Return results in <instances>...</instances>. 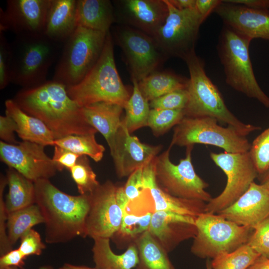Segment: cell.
<instances>
[{"instance_id": "cell-26", "label": "cell", "mask_w": 269, "mask_h": 269, "mask_svg": "<svg viewBox=\"0 0 269 269\" xmlns=\"http://www.w3.org/2000/svg\"><path fill=\"white\" fill-rule=\"evenodd\" d=\"M76 18L77 26L108 33L116 22L113 2L109 0H78Z\"/></svg>"}, {"instance_id": "cell-29", "label": "cell", "mask_w": 269, "mask_h": 269, "mask_svg": "<svg viewBox=\"0 0 269 269\" xmlns=\"http://www.w3.org/2000/svg\"><path fill=\"white\" fill-rule=\"evenodd\" d=\"M189 78L170 71H158L150 74L138 82L140 91L149 102L171 92L187 88Z\"/></svg>"}, {"instance_id": "cell-28", "label": "cell", "mask_w": 269, "mask_h": 269, "mask_svg": "<svg viewBox=\"0 0 269 269\" xmlns=\"http://www.w3.org/2000/svg\"><path fill=\"white\" fill-rule=\"evenodd\" d=\"M5 177L8 190L4 204L7 214L35 204L34 182L10 167Z\"/></svg>"}, {"instance_id": "cell-34", "label": "cell", "mask_w": 269, "mask_h": 269, "mask_svg": "<svg viewBox=\"0 0 269 269\" xmlns=\"http://www.w3.org/2000/svg\"><path fill=\"white\" fill-rule=\"evenodd\" d=\"M260 256L246 244L231 252L220 254L211 264L213 269H247Z\"/></svg>"}, {"instance_id": "cell-33", "label": "cell", "mask_w": 269, "mask_h": 269, "mask_svg": "<svg viewBox=\"0 0 269 269\" xmlns=\"http://www.w3.org/2000/svg\"><path fill=\"white\" fill-rule=\"evenodd\" d=\"M95 134L67 135L55 139L54 146H58L80 156H87L98 162L103 158L105 148L97 141Z\"/></svg>"}, {"instance_id": "cell-3", "label": "cell", "mask_w": 269, "mask_h": 269, "mask_svg": "<svg viewBox=\"0 0 269 269\" xmlns=\"http://www.w3.org/2000/svg\"><path fill=\"white\" fill-rule=\"evenodd\" d=\"M183 60L190 76L187 87L188 101L184 109L185 116L214 118L245 136L261 129L260 126L242 122L229 110L220 91L207 75L204 62L195 51Z\"/></svg>"}, {"instance_id": "cell-14", "label": "cell", "mask_w": 269, "mask_h": 269, "mask_svg": "<svg viewBox=\"0 0 269 269\" xmlns=\"http://www.w3.org/2000/svg\"><path fill=\"white\" fill-rule=\"evenodd\" d=\"M117 187L108 180L89 194L90 206L85 221V237L110 239L119 230L123 211L117 202Z\"/></svg>"}, {"instance_id": "cell-32", "label": "cell", "mask_w": 269, "mask_h": 269, "mask_svg": "<svg viewBox=\"0 0 269 269\" xmlns=\"http://www.w3.org/2000/svg\"><path fill=\"white\" fill-rule=\"evenodd\" d=\"M133 89L130 98L124 109L126 114L123 120L129 133L147 127L150 107L149 102L142 95L138 87V81L131 78Z\"/></svg>"}, {"instance_id": "cell-15", "label": "cell", "mask_w": 269, "mask_h": 269, "mask_svg": "<svg viewBox=\"0 0 269 269\" xmlns=\"http://www.w3.org/2000/svg\"><path fill=\"white\" fill-rule=\"evenodd\" d=\"M44 147L27 141L12 144L1 140L0 160L34 182L40 179H49L59 169L45 152Z\"/></svg>"}, {"instance_id": "cell-50", "label": "cell", "mask_w": 269, "mask_h": 269, "mask_svg": "<svg viewBox=\"0 0 269 269\" xmlns=\"http://www.w3.org/2000/svg\"><path fill=\"white\" fill-rule=\"evenodd\" d=\"M177 9L184 10L195 7L196 0H168Z\"/></svg>"}, {"instance_id": "cell-5", "label": "cell", "mask_w": 269, "mask_h": 269, "mask_svg": "<svg viewBox=\"0 0 269 269\" xmlns=\"http://www.w3.org/2000/svg\"><path fill=\"white\" fill-rule=\"evenodd\" d=\"M252 40L231 27L224 25L217 45L226 83L249 98L269 108V97L256 80L249 55Z\"/></svg>"}, {"instance_id": "cell-40", "label": "cell", "mask_w": 269, "mask_h": 269, "mask_svg": "<svg viewBox=\"0 0 269 269\" xmlns=\"http://www.w3.org/2000/svg\"><path fill=\"white\" fill-rule=\"evenodd\" d=\"M247 244L260 256L269 258V215L254 228Z\"/></svg>"}, {"instance_id": "cell-27", "label": "cell", "mask_w": 269, "mask_h": 269, "mask_svg": "<svg viewBox=\"0 0 269 269\" xmlns=\"http://www.w3.org/2000/svg\"><path fill=\"white\" fill-rule=\"evenodd\" d=\"M92 252L95 268L97 269H133L136 267L139 259L135 243L130 244L122 254H115L111 249L110 239L93 240Z\"/></svg>"}, {"instance_id": "cell-8", "label": "cell", "mask_w": 269, "mask_h": 269, "mask_svg": "<svg viewBox=\"0 0 269 269\" xmlns=\"http://www.w3.org/2000/svg\"><path fill=\"white\" fill-rule=\"evenodd\" d=\"M197 234L190 251L201 259H213L247 243L253 230L227 220L219 214L204 212L196 218Z\"/></svg>"}, {"instance_id": "cell-6", "label": "cell", "mask_w": 269, "mask_h": 269, "mask_svg": "<svg viewBox=\"0 0 269 269\" xmlns=\"http://www.w3.org/2000/svg\"><path fill=\"white\" fill-rule=\"evenodd\" d=\"M60 44L44 34L16 36L10 43L11 82L23 88L45 82L48 71L59 55Z\"/></svg>"}, {"instance_id": "cell-38", "label": "cell", "mask_w": 269, "mask_h": 269, "mask_svg": "<svg viewBox=\"0 0 269 269\" xmlns=\"http://www.w3.org/2000/svg\"><path fill=\"white\" fill-rule=\"evenodd\" d=\"M153 213L148 212L142 215H136L130 213L126 209H124L120 228L115 235L118 234L134 238V240L140 234L148 230Z\"/></svg>"}, {"instance_id": "cell-55", "label": "cell", "mask_w": 269, "mask_h": 269, "mask_svg": "<svg viewBox=\"0 0 269 269\" xmlns=\"http://www.w3.org/2000/svg\"><path fill=\"white\" fill-rule=\"evenodd\" d=\"M206 269H213L211 264V261L209 259H207L206 262Z\"/></svg>"}, {"instance_id": "cell-23", "label": "cell", "mask_w": 269, "mask_h": 269, "mask_svg": "<svg viewBox=\"0 0 269 269\" xmlns=\"http://www.w3.org/2000/svg\"><path fill=\"white\" fill-rule=\"evenodd\" d=\"M76 0H51L44 34L59 43H64L77 27Z\"/></svg>"}, {"instance_id": "cell-9", "label": "cell", "mask_w": 269, "mask_h": 269, "mask_svg": "<svg viewBox=\"0 0 269 269\" xmlns=\"http://www.w3.org/2000/svg\"><path fill=\"white\" fill-rule=\"evenodd\" d=\"M218 122L209 117L185 116L174 127L170 145L187 147L198 143L217 146L230 153L249 151L251 143L247 136L232 127L220 126Z\"/></svg>"}, {"instance_id": "cell-35", "label": "cell", "mask_w": 269, "mask_h": 269, "mask_svg": "<svg viewBox=\"0 0 269 269\" xmlns=\"http://www.w3.org/2000/svg\"><path fill=\"white\" fill-rule=\"evenodd\" d=\"M69 171L80 195L90 194L100 184L97 179L96 174L91 166L87 156H80Z\"/></svg>"}, {"instance_id": "cell-39", "label": "cell", "mask_w": 269, "mask_h": 269, "mask_svg": "<svg viewBox=\"0 0 269 269\" xmlns=\"http://www.w3.org/2000/svg\"><path fill=\"white\" fill-rule=\"evenodd\" d=\"M187 88L177 90L149 102L151 109H184L188 101Z\"/></svg>"}, {"instance_id": "cell-25", "label": "cell", "mask_w": 269, "mask_h": 269, "mask_svg": "<svg viewBox=\"0 0 269 269\" xmlns=\"http://www.w3.org/2000/svg\"><path fill=\"white\" fill-rule=\"evenodd\" d=\"M123 110L118 104L103 102L82 107L86 121L103 135L109 148L121 124Z\"/></svg>"}, {"instance_id": "cell-24", "label": "cell", "mask_w": 269, "mask_h": 269, "mask_svg": "<svg viewBox=\"0 0 269 269\" xmlns=\"http://www.w3.org/2000/svg\"><path fill=\"white\" fill-rule=\"evenodd\" d=\"M5 115L15 122L16 133L23 141L54 146V135L42 121L25 113L13 100L5 101Z\"/></svg>"}, {"instance_id": "cell-11", "label": "cell", "mask_w": 269, "mask_h": 269, "mask_svg": "<svg viewBox=\"0 0 269 269\" xmlns=\"http://www.w3.org/2000/svg\"><path fill=\"white\" fill-rule=\"evenodd\" d=\"M168 13L164 24L152 36L167 58H184L195 51L199 28L204 22L195 8L180 10L165 0Z\"/></svg>"}, {"instance_id": "cell-42", "label": "cell", "mask_w": 269, "mask_h": 269, "mask_svg": "<svg viewBox=\"0 0 269 269\" xmlns=\"http://www.w3.org/2000/svg\"><path fill=\"white\" fill-rule=\"evenodd\" d=\"M7 184L5 176L0 175V255L2 256L12 249L10 244L7 234L6 222L7 213L6 212L3 193Z\"/></svg>"}, {"instance_id": "cell-16", "label": "cell", "mask_w": 269, "mask_h": 269, "mask_svg": "<svg viewBox=\"0 0 269 269\" xmlns=\"http://www.w3.org/2000/svg\"><path fill=\"white\" fill-rule=\"evenodd\" d=\"M51 0H8L0 10V32L10 30L16 36L44 34Z\"/></svg>"}, {"instance_id": "cell-17", "label": "cell", "mask_w": 269, "mask_h": 269, "mask_svg": "<svg viewBox=\"0 0 269 269\" xmlns=\"http://www.w3.org/2000/svg\"><path fill=\"white\" fill-rule=\"evenodd\" d=\"M117 176H129L134 171L144 167L158 155L162 145H151L141 142L132 135L122 119L112 146L109 148Z\"/></svg>"}, {"instance_id": "cell-47", "label": "cell", "mask_w": 269, "mask_h": 269, "mask_svg": "<svg viewBox=\"0 0 269 269\" xmlns=\"http://www.w3.org/2000/svg\"><path fill=\"white\" fill-rule=\"evenodd\" d=\"M26 258L17 248L12 249L4 255L0 256V269H4L10 267L22 269L24 266Z\"/></svg>"}, {"instance_id": "cell-10", "label": "cell", "mask_w": 269, "mask_h": 269, "mask_svg": "<svg viewBox=\"0 0 269 269\" xmlns=\"http://www.w3.org/2000/svg\"><path fill=\"white\" fill-rule=\"evenodd\" d=\"M171 147L169 145L154 158V174L158 185L173 196L208 202L212 198L205 190L209 185L196 173L192 163L193 145L186 147L185 157L178 164L170 160Z\"/></svg>"}, {"instance_id": "cell-43", "label": "cell", "mask_w": 269, "mask_h": 269, "mask_svg": "<svg viewBox=\"0 0 269 269\" xmlns=\"http://www.w3.org/2000/svg\"><path fill=\"white\" fill-rule=\"evenodd\" d=\"M20 240L18 249L26 258L31 255H40L46 248L39 233L33 229L25 233Z\"/></svg>"}, {"instance_id": "cell-44", "label": "cell", "mask_w": 269, "mask_h": 269, "mask_svg": "<svg viewBox=\"0 0 269 269\" xmlns=\"http://www.w3.org/2000/svg\"><path fill=\"white\" fill-rule=\"evenodd\" d=\"M141 167L134 171L129 176L124 186L125 194L129 202L137 199L144 190L143 185V170Z\"/></svg>"}, {"instance_id": "cell-30", "label": "cell", "mask_w": 269, "mask_h": 269, "mask_svg": "<svg viewBox=\"0 0 269 269\" xmlns=\"http://www.w3.org/2000/svg\"><path fill=\"white\" fill-rule=\"evenodd\" d=\"M139 261L136 269H176L168 253L148 231L134 240Z\"/></svg>"}, {"instance_id": "cell-52", "label": "cell", "mask_w": 269, "mask_h": 269, "mask_svg": "<svg viewBox=\"0 0 269 269\" xmlns=\"http://www.w3.org/2000/svg\"><path fill=\"white\" fill-rule=\"evenodd\" d=\"M59 269H97L95 267L91 268L85 266L75 265L65 263Z\"/></svg>"}, {"instance_id": "cell-49", "label": "cell", "mask_w": 269, "mask_h": 269, "mask_svg": "<svg viewBox=\"0 0 269 269\" xmlns=\"http://www.w3.org/2000/svg\"><path fill=\"white\" fill-rule=\"evenodd\" d=\"M224 1L243 5L253 9L269 10V0H226Z\"/></svg>"}, {"instance_id": "cell-18", "label": "cell", "mask_w": 269, "mask_h": 269, "mask_svg": "<svg viewBox=\"0 0 269 269\" xmlns=\"http://www.w3.org/2000/svg\"><path fill=\"white\" fill-rule=\"evenodd\" d=\"M116 22L153 36L164 24L168 13L165 0L113 1Z\"/></svg>"}, {"instance_id": "cell-22", "label": "cell", "mask_w": 269, "mask_h": 269, "mask_svg": "<svg viewBox=\"0 0 269 269\" xmlns=\"http://www.w3.org/2000/svg\"><path fill=\"white\" fill-rule=\"evenodd\" d=\"M154 165V158L144 167L143 185L150 192L155 212L169 211L194 217L205 212L207 203L199 200L176 197L162 190L156 183Z\"/></svg>"}, {"instance_id": "cell-36", "label": "cell", "mask_w": 269, "mask_h": 269, "mask_svg": "<svg viewBox=\"0 0 269 269\" xmlns=\"http://www.w3.org/2000/svg\"><path fill=\"white\" fill-rule=\"evenodd\" d=\"M185 117L183 109H150L147 127L155 136H159L178 124Z\"/></svg>"}, {"instance_id": "cell-51", "label": "cell", "mask_w": 269, "mask_h": 269, "mask_svg": "<svg viewBox=\"0 0 269 269\" xmlns=\"http://www.w3.org/2000/svg\"><path fill=\"white\" fill-rule=\"evenodd\" d=\"M247 269H269V258L260 256Z\"/></svg>"}, {"instance_id": "cell-20", "label": "cell", "mask_w": 269, "mask_h": 269, "mask_svg": "<svg viewBox=\"0 0 269 269\" xmlns=\"http://www.w3.org/2000/svg\"><path fill=\"white\" fill-rule=\"evenodd\" d=\"M217 214L254 229L269 215V191L262 184L253 182L235 202Z\"/></svg>"}, {"instance_id": "cell-31", "label": "cell", "mask_w": 269, "mask_h": 269, "mask_svg": "<svg viewBox=\"0 0 269 269\" xmlns=\"http://www.w3.org/2000/svg\"><path fill=\"white\" fill-rule=\"evenodd\" d=\"M44 223L38 206L33 204L7 214V234L11 246L34 226Z\"/></svg>"}, {"instance_id": "cell-7", "label": "cell", "mask_w": 269, "mask_h": 269, "mask_svg": "<svg viewBox=\"0 0 269 269\" xmlns=\"http://www.w3.org/2000/svg\"><path fill=\"white\" fill-rule=\"evenodd\" d=\"M108 33L77 26L63 43L53 80L66 87L80 82L99 60Z\"/></svg>"}, {"instance_id": "cell-41", "label": "cell", "mask_w": 269, "mask_h": 269, "mask_svg": "<svg viewBox=\"0 0 269 269\" xmlns=\"http://www.w3.org/2000/svg\"><path fill=\"white\" fill-rule=\"evenodd\" d=\"M11 50L9 43L0 32V89L5 88L11 82Z\"/></svg>"}, {"instance_id": "cell-2", "label": "cell", "mask_w": 269, "mask_h": 269, "mask_svg": "<svg viewBox=\"0 0 269 269\" xmlns=\"http://www.w3.org/2000/svg\"><path fill=\"white\" fill-rule=\"evenodd\" d=\"M34 183L35 204L44 220L45 242L50 244L65 243L77 237L85 238L89 194H68L49 179H40Z\"/></svg>"}, {"instance_id": "cell-13", "label": "cell", "mask_w": 269, "mask_h": 269, "mask_svg": "<svg viewBox=\"0 0 269 269\" xmlns=\"http://www.w3.org/2000/svg\"><path fill=\"white\" fill-rule=\"evenodd\" d=\"M112 37L124 54L131 78L138 82L157 71L167 59L152 36L134 28L119 24Z\"/></svg>"}, {"instance_id": "cell-37", "label": "cell", "mask_w": 269, "mask_h": 269, "mask_svg": "<svg viewBox=\"0 0 269 269\" xmlns=\"http://www.w3.org/2000/svg\"><path fill=\"white\" fill-rule=\"evenodd\" d=\"M249 152L258 175L262 176L269 169V127L254 139Z\"/></svg>"}, {"instance_id": "cell-54", "label": "cell", "mask_w": 269, "mask_h": 269, "mask_svg": "<svg viewBox=\"0 0 269 269\" xmlns=\"http://www.w3.org/2000/svg\"><path fill=\"white\" fill-rule=\"evenodd\" d=\"M4 269H19V268L15 267H10L5 268ZM40 269H54L50 266H45L41 267L40 268Z\"/></svg>"}, {"instance_id": "cell-1", "label": "cell", "mask_w": 269, "mask_h": 269, "mask_svg": "<svg viewBox=\"0 0 269 269\" xmlns=\"http://www.w3.org/2000/svg\"><path fill=\"white\" fill-rule=\"evenodd\" d=\"M13 101L25 113L42 121L55 139L98 132L86 121L82 107L70 97L66 86L55 80L23 88Z\"/></svg>"}, {"instance_id": "cell-12", "label": "cell", "mask_w": 269, "mask_h": 269, "mask_svg": "<svg viewBox=\"0 0 269 269\" xmlns=\"http://www.w3.org/2000/svg\"><path fill=\"white\" fill-rule=\"evenodd\" d=\"M210 156L227 177L223 191L206 203L205 212L217 214L235 202L259 175L249 151L211 152Z\"/></svg>"}, {"instance_id": "cell-48", "label": "cell", "mask_w": 269, "mask_h": 269, "mask_svg": "<svg viewBox=\"0 0 269 269\" xmlns=\"http://www.w3.org/2000/svg\"><path fill=\"white\" fill-rule=\"evenodd\" d=\"M221 2L220 0H196L195 8L204 21Z\"/></svg>"}, {"instance_id": "cell-21", "label": "cell", "mask_w": 269, "mask_h": 269, "mask_svg": "<svg viewBox=\"0 0 269 269\" xmlns=\"http://www.w3.org/2000/svg\"><path fill=\"white\" fill-rule=\"evenodd\" d=\"M196 217L169 211L154 212L148 231L167 253L197 234Z\"/></svg>"}, {"instance_id": "cell-19", "label": "cell", "mask_w": 269, "mask_h": 269, "mask_svg": "<svg viewBox=\"0 0 269 269\" xmlns=\"http://www.w3.org/2000/svg\"><path fill=\"white\" fill-rule=\"evenodd\" d=\"M229 26L253 40L269 41V10L251 8L222 0L214 11Z\"/></svg>"}, {"instance_id": "cell-46", "label": "cell", "mask_w": 269, "mask_h": 269, "mask_svg": "<svg viewBox=\"0 0 269 269\" xmlns=\"http://www.w3.org/2000/svg\"><path fill=\"white\" fill-rule=\"evenodd\" d=\"M16 126L15 122L10 117L0 116V138L1 141L9 144H16L19 142L16 139Z\"/></svg>"}, {"instance_id": "cell-53", "label": "cell", "mask_w": 269, "mask_h": 269, "mask_svg": "<svg viewBox=\"0 0 269 269\" xmlns=\"http://www.w3.org/2000/svg\"><path fill=\"white\" fill-rule=\"evenodd\" d=\"M261 177V184L269 191V169Z\"/></svg>"}, {"instance_id": "cell-4", "label": "cell", "mask_w": 269, "mask_h": 269, "mask_svg": "<svg viewBox=\"0 0 269 269\" xmlns=\"http://www.w3.org/2000/svg\"><path fill=\"white\" fill-rule=\"evenodd\" d=\"M66 88L70 97L81 107L103 102L116 104L124 108L131 95L116 67L110 31L107 33L103 52L95 65L80 82Z\"/></svg>"}, {"instance_id": "cell-45", "label": "cell", "mask_w": 269, "mask_h": 269, "mask_svg": "<svg viewBox=\"0 0 269 269\" xmlns=\"http://www.w3.org/2000/svg\"><path fill=\"white\" fill-rule=\"evenodd\" d=\"M54 147L52 159L58 166L59 171H62L64 168L69 170L76 164L80 156L58 146L54 145Z\"/></svg>"}]
</instances>
